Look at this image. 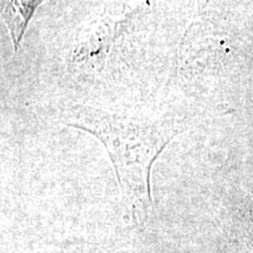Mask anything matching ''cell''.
Segmentation results:
<instances>
[{
    "label": "cell",
    "instance_id": "1",
    "mask_svg": "<svg viewBox=\"0 0 253 253\" xmlns=\"http://www.w3.org/2000/svg\"><path fill=\"white\" fill-rule=\"evenodd\" d=\"M65 123L102 142L115 169L126 217L144 225L154 209L150 173L164 148L182 132L172 121H154L95 109H72Z\"/></svg>",
    "mask_w": 253,
    "mask_h": 253
},
{
    "label": "cell",
    "instance_id": "2",
    "mask_svg": "<svg viewBox=\"0 0 253 253\" xmlns=\"http://www.w3.org/2000/svg\"><path fill=\"white\" fill-rule=\"evenodd\" d=\"M43 0H1L2 20L7 27L13 43L18 50L34 12Z\"/></svg>",
    "mask_w": 253,
    "mask_h": 253
}]
</instances>
